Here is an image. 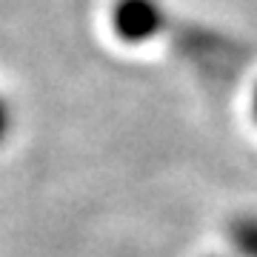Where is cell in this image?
Listing matches in <instances>:
<instances>
[{
    "label": "cell",
    "mask_w": 257,
    "mask_h": 257,
    "mask_svg": "<svg viewBox=\"0 0 257 257\" xmlns=\"http://www.w3.org/2000/svg\"><path fill=\"white\" fill-rule=\"evenodd\" d=\"M163 23V12L155 0H117L114 6V29L123 40L140 43L152 37Z\"/></svg>",
    "instance_id": "cell-1"
},
{
    "label": "cell",
    "mask_w": 257,
    "mask_h": 257,
    "mask_svg": "<svg viewBox=\"0 0 257 257\" xmlns=\"http://www.w3.org/2000/svg\"><path fill=\"white\" fill-rule=\"evenodd\" d=\"M231 243L246 257H257V220L240 217L231 223Z\"/></svg>",
    "instance_id": "cell-2"
},
{
    "label": "cell",
    "mask_w": 257,
    "mask_h": 257,
    "mask_svg": "<svg viewBox=\"0 0 257 257\" xmlns=\"http://www.w3.org/2000/svg\"><path fill=\"white\" fill-rule=\"evenodd\" d=\"M9 128H12V111H9V106H6V100H3V94H0V143L6 140Z\"/></svg>",
    "instance_id": "cell-3"
},
{
    "label": "cell",
    "mask_w": 257,
    "mask_h": 257,
    "mask_svg": "<svg viewBox=\"0 0 257 257\" xmlns=\"http://www.w3.org/2000/svg\"><path fill=\"white\" fill-rule=\"evenodd\" d=\"M254 111H257V94H254Z\"/></svg>",
    "instance_id": "cell-4"
}]
</instances>
